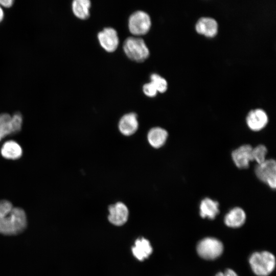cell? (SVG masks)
I'll use <instances>...</instances> for the list:
<instances>
[{
    "mask_svg": "<svg viewBox=\"0 0 276 276\" xmlns=\"http://www.w3.org/2000/svg\"><path fill=\"white\" fill-rule=\"evenodd\" d=\"M27 225V217L23 209L13 207L7 213L0 214V234L14 235L22 232Z\"/></svg>",
    "mask_w": 276,
    "mask_h": 276,
    "instance_id": "obj_1",
    "label": "cell"
},
{
    "mask_svg": "<svg viewBox=\"0 0 276 276\" xmlns=\"http://www.w3.org/2000/svg\"><path fill=\"white\" fill-rule=\"evenodd\" d=\"M274 256L268 251L252 253L249 258V263L253 272L258 276H268L275 267Z\"/></svg>",
    "mask_w": 276,
    "mask_h": 276,
    "instance_id": "obj_2",
    "label": "cell"
},
{
    "mask_svg": "<svg viewBox=\"0 0 276 276\" xmlns=\"http://www.w3.org/2000/svg\"><path fill=\"white\" fill-rule=\"evenodd\" d=\"M123 50L129 59L136 62L144 61L149 55L145 41L140 37H128L124 42Z\"/></svg>",
    "mask_w": 276,
    "mask_h": 276,
    "instance_id": "obj_3",
    "label": "cell"
},
{
    "mask_svg": "<svg viewBox=\"0 0 276 276\" xmlns=\"http://www.w3.org/2000/svg\"><path fill=\"white\" fill-rule=\"evenodd\" d=\"M196 250L201 258L208 260H214L222 255L223 245L215 238L206 237L198 243Z\"/></svg>",
    "mask_w": 276,
    "mask_h": 276,
    "instance_id": "obj_4",
    "label": "cell"
},
{
    "mask_svg": "<svg viewBox=\"0 0 276 276\" xmlns=\"http://www.w3.org/2000/svg\"><path fill=\"white\" fill-rule=\"evenodd\" d=\"M151 22L149 15L143 11H137L129 17L128 27L131 34L140 36L148 32Z\"/></svg>",
    "mask_w": 276,
    "mask_h": 276,
    "instance_id": "obj_5",
    "label": "cell"
},
{
    "mask_svg": "<svg viewBox=\"0 0 276 276\" xmlns=\"http://www.w3.org/2000/svg\"><path fill=\"white\" fill-rule=\"evenodd\" d=\"M257 177L267 183L269 187L275 189L276 187V163L273 159H266L258 164L255 169Z\"/></svg>",
    "mask_w": 276,
    "mask_h": 276,
    "instance_id": "obj_6",
    "label": "cell"
},
{
    "mask_svg": "<svg viewBox=\"0 0 276 276\" xmlns=\"http://www.w3.org/2000/svg\"><path fill=\"white\" fill-rule=\"evenodd\" d=\"M98 38L101 47L108 52H114L119 45L117 32L112 28H105L100 31Z\"/></svg>",
    "mask_w": 276,
    "mask_h": 276,
    "instance_id": "obj_7",
    "label": "cell"
},
{
    "mask_svg": "<svg viewBox=\"0 0 276 276\" xmlns=\"http://www.w3.org/2000/svg\"><path fill=\"white\" fill-rule=\"evenodd\" d=\"M109 222L117 226L122 225L128 220L129 211L126 205L121 202H118L109 206Z\"/></svg>",
    "mask_w": 276,
    "mask_h": 276,
    "instance_id": "obj_8",
    "label": "cell"
},
{
    "mask_svg": "<svg viewBox=\"0 0 276 276\" xmlns=\"http://www.w3.org/2000/svg\"><path fill=\"white\" fill-rule=\"evenodd\" d=\"M252 147L248 144L241 146L232 153V157L235 165L240 169H245L249 167L252 160Z\"/></svg>",
    "mask_w": 276,
    "mask_h": 276,
    "instance_id": "obj_9",
    "label": "cell"
},
{
    "mask_svg": "<svg viewBox=\"0 0 276 276\" xmlns=\"http://www.w3.org/2000/svg\"><path fill=\"white\" fill-rule=\"evenodd\" d=\"M266 112L261 109L251 110L246 117L248 127L252 131H258L263 129L268 123Z\"/></svg>",
    "mask_w": 276,
    "mask_h": 276,
    "instance_id": "obj_10",
    "label": "cell"
},
{
    "mask_svg": "<svg viewBox=\"0 0 276 276\" xmlns=\"http://www.w3.org/2000/svg\"><path fill=\"white\" fill-rule=\"evenodd\" d=\"M137 115L133 112L124 115L119 122L120 131L125 135L129 136L134 133L138 128Z\"/></svg>",
    "mask_w": 276,
    "mask_h": 276,
    "instance_id": "obj_11",
    "label": "cell"
},
{
    "mask_svg": "<svg viewBox=\"0 0 276 276\" xmlns=\"http://www.w3.org/2000/svg\"><path fill=\"white\" fill-rule=\"evenodd\" d=\"M246 214L244 210L236 207L231 209L225 216L224 222L225 225L232 228L239 227L244 223Z\"/></svg>",
    "mask_w": 276,
    "mask_h": 276,
    "instance_id": "obj_12",
    "label": "cell"
},
{
    "mask_svg": "<svg viewBox=\"0 0 276 276\" xmlns=\"http://www.w3.org/2000/svg\"><path fill=\"white\" fill-rule=\"evenodd\" d=\"M196 30L199 33L208 37L215 36L218 30L216 21L210 17H202L196 24Z\"/></svg>",
    "mask_w": 276,
    "mask_h": 276,
    "instance_id": "obj_13",
    "label": "cell"
},
{
    "mask_svg": "<svg viewBox=\"0 0 276 276\" xmlns=\"http://www.w3.org/2000/svg\"><path fill=\"white\" fill-rule=\"evenodd\" d=\"M219 203L209 198L202 199L200 203L199 214L203 218L214 219L219 214Z\"/></svg>",
    "mask_w": 276,
    "mask_h": 276,
    "instance_id": "obj_14",
    "label": "cell"
},
{
    "mask_svg": "<svg viewBox=\"0 0 276 276\" xmlns=\"http://www.w3.org/2000/svg\"><path fill=\"white\" fill-rule=\"evenodd\" d=\"M133 256L139 260L143 261L149 257L152 252V248L150 242L142 237L137 239L132 247Z\"/></svg>",
    "mask_w": 276,
    "mask_h": 276,
    "instance_id": "obj_15",
    "label": "cell"
},
{
    "mask_svg": "<svg viewBox=\"0 0 276 276\" xmlns=\"http://www.w3.org/2000/svg\"><path fill=\"white\" fill-rule=\"evenodd\" d=\"M168 135V132L165 129L156 127L149 130L147 134V139L152 147L158 148L165 144Z\"/></svg>",
    "mask_w": 276,
    "mask_h": 276,
    "instance_id": "obj_16",
    "label": "cell"
},
{
    "mask_svg": "<svg viewBox=\"0 0 276 276\" xmlns=\"http://www.w3.org/2000/svg\"><path fill=\"white\" fill-rule=\"evenodd\" d=\"M2 155L8 159H17L22 154V150L18 143L10 140L6 142L1 149Z\"/></svg>",
    "mask_w": 276,
    "mask_h": 276,
    "instance_id": "obj_17",
    "label": "cell"
},
{
    "mask_svg": "<svg viewBox=\"0 0 276 276\" xmlns=\"http://www.w3.org/2000/svg\"><path fill=\"white\" fill-rule=\"evenodd\" d=\"M91 3L89 0H74L72 4L74 14L81 19H87L89 16Z\"/></svg>",
    "mask_w": 276,
    "mask_h": 276,
    "instance_id": "obj_18",
    "label": "cell"
},
{
    "mask_svg": "<svg viewBox=\"0 0 276 276\" xmlns=\"http://www.w3.org/2000/svg\"><path fill=\"white\" fill-rule=\"evenodd\" d=\"M15 133L11 116L8 113L0 114V141L8 135Z\"/></svg>",
    "mask_w": 276,
    "mask_h": 276,
    "instance_id": "obj_19",
    "label": "cell"
},
{
    "mask_svg": "<svg viewBox=\"0 0 276 276\" xmlns=\"http://www.w3.org/2000/svg\"><path fill=\"white\" fill-rule=\"evenodd\" d=\"M267 149L263 145H259L252 149V160L260 164L266 160Z\"/></svg>",
    "mask_w": 276,
    "mask_h": 276,
    "instance_id": "obj_20",
    "label": "cell"
},
{
    "mask_svg": "<svg viewBox=\"0 0 276 276\" xmlns=\"http://www.w3.org/2000/svg\"><path fill=\"white\" fill-rule=\"evenodd\" d=\"M151 82L154 86L157 91L164 93L167 88L166 80L156 74H152L150 76Z\"/></svg>",
    "mask_w": 276,
    "mask_h": 276,
    "instance_id": "obj_21",
    "label": "cell"
},
{
    "mask_svg": "<svg viewBox=\"0 0 276 276\" xmlns=\"http://www.w3.org/2000/svg\"><path fill=\"white\" fill-rule=\"evenodd\" d=\"M11 118L15 133H17L21 130L22 127L23 122L22 114L19 112H16L11 116Z\"/></svg>",
    "mask_w": 276,
    "mask_h": 276,
    "instance_id": "obj_22",
    "label": "cell"
},
{
    "mask_svg": "<svg viewBox=\"0 0 276 276\" xmlns=\"http://www.w3.org/2000/svg\"><path fill=\"white\" fill-rule=\"evenodd\" d=\"M143 90L146 96L150 97L155 96L157 91L151 82L144 85Z\"/></svg>",
    "mask_w": 276,
    "mask_h": 276,
    "instance_id": "obj_23",
    "label": "cell"
},
{
    "mask_svg": "<svg viewBox=\"0 0 276 276\" xmlns=\"http://www.w3.org/2000/svg\"><path fill=\"white\" fill-rule=\"evenodd\" d=\"M13 0H0V6L4 8H11L14 4Z\"/></svg>",
    "mask_w": 276,
    "mask_h": 276,
    "instance_id": "obj_24",
    "label": "cell"
},
{
    "mask_svg": "<svg viewBox=\"0 0 276 276\" xmlns=\"http://www.w3.org/2000/svg\"><path fill=\"white\" fill-rule=\"evenodd\" d=\"M224 276H239L237 273L231 269H227L224 272Z\"/></svg>",
    "mask_w": 276,
    "mask_h": 276,
    "instance_id": "obj_25",
    "label": "cell"
},
{
    "mask_svg": "<svg viewBox=\"0 0 276 276\" xmlns=\"http://www.w3.org/2000/svg\"><path fill=\"white\" fill-rule=\"evenodd\" d=\"M5 17V12L4 9L0 6V23H1Z\"/></svg>",
    "mask_w": 276,
    "mask_h": 276,
    "instance_id": "obj_26",
    "label": "cell"
},
{
    "mask_svg": "<svg viewBox=\"0 0 276 276\" xmlns=\"http://www.w3.org/2000/svg\"><path fill=\"white\" fill-rule=\"evenodd\" d=\"M215 276H224V273L222 272H218Z\"/></svg>",
    "mask_w": 276,
    "mask_h": 276,
    "instance_id": "obj_27",
    "label": "cell"
}]
</instances>
